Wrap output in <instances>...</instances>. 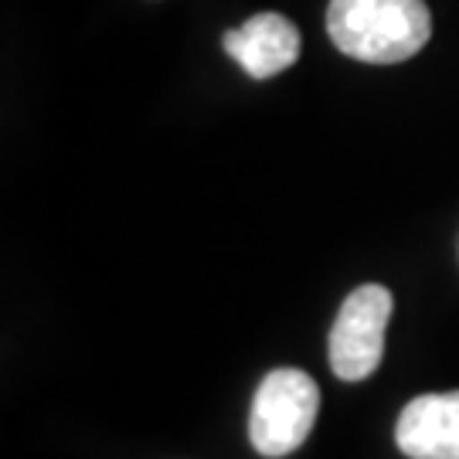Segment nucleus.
Returning <instances> with one entry per match:
<instances>
[{
    "instance_id": "obj_2",
    "label": "nucleus",
    "mask_w": 459,
    "mask_h": 459,
    "mask_svg": "<svg viewBox=\"0 0 459 459\" xmlns=\"http://www.w3.org/2000/svg\"><path fill=\"white\" fill-rule=\"evenodd\" d=\"M320 411V388L299 368H276L252 398L248 443L265 459H282L307 443Z\"/></svg>"
},
{
    "instance_id": "obj_4",
    "label": "nucleus",
    "mask_w": 459,
    "mask_h": 459,
    "mask_svg": "<svg viewBox=\"0 0 459 459\" xmlns=\"http://www.w3.org/2000/svg\"><path fill=\"white\" fill-rule=\"evenodd\" d=\"M394 443L409 459H459V392L411 398L398 415Z\"/></svg>"
},
{
    "instance_id": "obj_3",
    "label": "nucleus",
    "mask_w": 459,
    "mask_h": 459,
    "mask_svg": "<svg viewBox=\"0 0 459 459\" xmlns=\"http://www.w3.org/2000/svg\"><path fill=\"white\" fill-rule=\"evenodd\" d=\"M392 307V293L377 282L358 286L344 299L330 330V368L341 381H364L381 368Z\"/></svg>"
},
{
    "instance_id": "obj_1",
    "label": "nucleus",
    "mask_w": 459,
    "mask_h": 459,
    "mask_svg": "<svg viewBox=\"0 0 459 459\" xmlns=\"http://www.w3.org/2000/svg\"><path fill=\"white\" fill-rule=\"evenodd\" d=\"M327 34L347 58L394 65L429 45L432 14L426 0H330Z\"/></svg>"
},
{
    "instance_id": "obj_5",
    "label": "nucleus",
    "mask_w": 459,
    "mask_h": 459,
    "mask_svg": "<svg viewBox=\"0 0 459 459\" xmlns=\"http://www.w3.org/2000/svg\"><path fill=\"white\" fill-rule=\"evenodd\" d=\"M225 51L246 68L252 79H273L279 72L296 65L299 58V31L290 17L263 11L248 17L242 28L225 34Z\"/></svg>"
}]
</instances>
